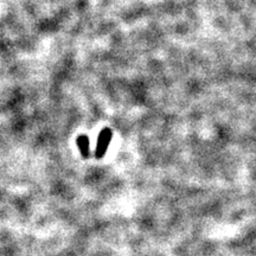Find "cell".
<instances>
[{"label":"cell","instance_id":"obj_1","mask_svg":"<svg viewBox=\"0 0 256 256\" xmlns=\"http://www.w3.org/2000/svg\"><path fill=\"white\" fill-rule=\"evenodd\" d=\"M112 136H113V133H112V130H108V128L101 130L100 136L98 138V144H96L95 150V156H98V158H102V156H106L108 147L110 145Z\"/></svg>","mask_w":256,"mask_h":256},{"label":"cell","instance_id":"obj_2","mask_svg":"<svg viewBox=\"0 0 256 256\" xmlns=\"http://www.w3.org/2000/svg\"><path fill=\"white\" fill-rule=\"evenodd\" d=\"M78 146L81 151L83 156H89V146H90V142H89V138L86 136H80L78 138Z\"/></svg>","mask_w":256,"mask_h":256}]
</instances>
